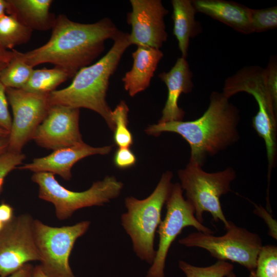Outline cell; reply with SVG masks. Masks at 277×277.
Returning <instances> with one entry per match:
<instances>
[{
  "mask_svg": "<svg viewBox=\"0 0 277 277\" xmlns=\"http://www.w3.org/2000/svg\"><path fill=\"white\" fill-rule=\"evenodd\" d=\"M49 40L44 45L26 53L23 60L32 67L45 63L65 70L74 77L82 68L90 65L104 51L105 42L119 32L108 17L91 24H83L60 14L56 17Z\"/></svg>",
  "mask_w": 277,
  "mask_h": 277,
  "instance_id": "cell-1",
  "label": "cell"
},
{
  "mask_svg": "<svg viewBox=\"0 0 277 277\" xmlns=\"http://www.w3.org/2000/svg\"><path fill=\"white\" fill-rule=\"evenodd\" d=\"M223 92L214 91L209 106L199 118L191 121H170L148 126L147 134L158 136L162 132L180 135L191 148L189 162L201 166L208 156H213L239 139V109Z\"/></svg>",
  "mask_w": 277,
  "mask_h": 277,
  "instance_id": "cell-2",
  "label": "cell"
},
{
  "mask_svg": "<svg viewBox=\"0 0 277 277\" xmlns=\"http://www.w3.org/2000/svg\"><path fill=\"white\" fill-rule=\"evenodd\" d=\"M108 52L95 63L80 69L70 85L49 95L52 105L90 109L99 114L112 131L114 125L112 110L106 101L111 76L115 72L126 50L131 45L129 34L119 31Z\"/></svg>",
  "mask_w": 277,
  "mask_h": 277,
  "instance_id": "cell-3",
  "label": "cell"
},
{
  "mask_svg": "<svg viewBox=\"0 0 277 277\" xmlns=\"http://www.w3.org/2000/svg\"><path fill=\"white\" fill-rule=\"evenodd\" d=\"M173 174L167 171L147 197L125 199L127 211L121 217L122 226L129 236L134 252L141 260L151 264L155 256V234L161 220L162 209L170 194Z\"/></svg>",
  "mask_w": 277,
  "mask_h": 277,
  "instance_id": "cell-4",
  "label": "cell"
},
{
  "mask_svg": "<svg viewBox=\"0 0 277 277\" xmlns=\"http://www.w3.org/2000/svg\"><path fill=\"white\" fill-rule=\"evenodd\" d=\"M240 92L252 95L258 103V111L252 118V125L264 141L268 168H272L276 159L277 102L267 87L265 68L246 66L226 79L223 93L227 98Z\"/></svg>",
  "mask_w": 277,
  "mask_h": 277,
  "instance_id": "cell-5",
  "label": "cell"
},
{
  "mask_svg": "<svg viewBox=\"0 0 277 277\" xmlns=\"http://www.w3.org/2000/svg\"><path fill=\"white\" fill-rule=\"evenodd\" d=\"M31 179L38 186V197L54 205L56 216L60 220L71 217L83 208L109 203L119 196L124 186L115 176H107L93 183L88 189L78 192L62 186L51 173H34Z\"/></svg>",
  "mask_w": 277,
  "mask_h": 277,
  "instance_id": "cell-6",
  "label": "cell"
},
{
  "mask_svg": "<svg viewBox=\"0 0 277 277\" xmlns=\"http://www.w3.org/2000/svg\"><path fill=\"white\" fill-rule=\"evenodd\" d=\"M178 176L197 220L203 224V213L209 212L214 221L222 222L226 228L229 221L222 210L220 197L230 190L231 183L236 177L234 170L228 167L219 172L208 173L202 166L189 162L184 169L178 171Z\"/></svg>",
  "mask_w": 277,
  "mask_h": 277,
  "instance_id": "cell-7",
  "label": "cell"
},
{
  "mask_svg": "<svg viewBox=\"0 0 277 277\" xmlns=\"http://www.w3.org/2000/svg\"><path fill=\"white\" fill-rule=\"evenodd\" d=\"M90 225L89 221L60 227L34 220V237L43 271L49 277H76L69 264V258L76 240Z\"/></svg>",
  "mask_w": 277,
  "mask_h": 277,
  "instance_id": "cell-8",
  "label": "cell"
},
{
  "mask_svg": "<svg viewBox=\"0 0 277 277\" xmlns=\"http://www.w3.org/2000/svg\"><path fill=\"white\" fill-rule=\"evenodd\" d=\"M226 233L220 236L201 232H193L179 242L187 247H196L207 250L220 261L229 260L239 263L252 271L255 268L258 254L262 247L260 236L236 226L231 221Z\"/></svg>",
  "mask_w": 277,
  "mask_h": 277,
  "instance_id": "cell-9",
  "label": "cell"
},
{
  "mask_svg": "<svg viewBox=\"0 0 277 277\" xmlns=\"http://www.w3.org/2000/svg\"><path fill=\"white\" fill-rule=\"evenodd\" d=\"M180 183L172 184L166 202V213L160 224L157 232L159 235L158 248L146 277H165L166 259L173 241L186 227L192 226L199 232L212 234L213 231L200 223L195 216L191 204L185 200Z\"/></svg>",
  "mask_w": 277,
  "mask_h": 277,
  "instance_id": "cell-10",
  "label": "cell"
},
{
  "mask_svg": "<svg viewBox=\"0 0 277 277\" xmlns=\"http://www.w3.org/2000/svg\"><path fill=\"white\" fill-rule=\"evenodd\" d=\"M6 92L13 113L8 150L22 152L26 143L33 139L36 129L48 113L51 106L49 93L12 88H6Z\"/></svg>",
  "mask_w": 277,
  "mask_h": 277,
  "instance_id": "cell-11",
  "label": "cell"
},
{
  "mask_svg": "<svg viewBox=\"0 0 277 277\" xmlns=\"http://www.w3.org/2000/svg\"><path fill=\"white\" fill-rule=\"evenodd\" d=\"M28 213L15 216L0 230V277H8L30 262L40 260Z\"/></svg>",
  "mask_w": 277,
  "mask_h": 277,
  "instance_id": "cell-12",
  "label": "cell"
},
{
  "mask_svg": "<svg viewBox=\"0 0 277 277\" xmlns=\"http://www.w3.org/2000/svg\"><path fill=\"white\" fill-rule=\"evenodd\" d=\"M132 10L127 14L131 26V45L160 49L167 41L165 17L169 13L160 0H130Z\"/></svg>",
  "mask_w": 277,
  "mask_h": 277,
  "instance_id": "cell-13",
  "label": "cell"
},
{
  "mask_svg": "<svg viewBox=\"0 0 277 277\" xmlns=\"http://www.w3.org/2000/svg\"><path fill=\"white\" fill-rule=\"evenodd\" d=\"M79 117V109L52 105L32 140L38 146L53 151L83 144Z\"/></svg>",
  "mask_w": 277,
  "mask_h": 277,
  "instance_id": "cell-14",
  "label": "cell"
},
{
  "mask_svg": "<svg viewBox=\"0 0 277 277\" xmlns=\"http://www.w3.org/2000/svg\"><path fill=\"white\" fill-rule=\"evenodd\" d=\"M112 146L94 147L84 143L53 151L46 156L34 159L31 163L18 168L37 172H48L57 174L65 180L71 179V169L78 161L90 155H106L112 150Z\"/></svg>",
  "mask_w": 277,
  "mask_h": 277,
  "instance_id": "cell-15",
  "label": "cell"
},
{
  "mask_svg": "<svg viewBox=\"0 0 277 277\" xmlns=\"http://www.w3.org/2000/svg\"><path fill=\"white\" fill-rule=\"evenodd\" d=\"M166 84L167 98L162 110V115L158 123L183 121L185 112L179 107L178 101L182 93L191 92L193 83V74L186 59L180 57L168 72L159 75Z\"/></svg>",
  "mask_w": 277,
  "mask_h": 277,
  "instance_id": "cell-16",
  "label": "cell"
},
{
  "mask_svg": "<svg viewBox=\"0 0 277 277\" xmlns=\"http://www.w3.org/2000/svg\"><path fill=\"white\" fill-rule=\"evenodd\" d=\"M196 12L204 13L244 34L253 33L251 8L234 2L224 0L192 1Z\"/></svg>",
  "mask_w": 277,
  "mask_h": 277,
  "instance_id": "cell-17",
  "label": "cell"
},
{
  "mask_svg": "<svg viewBox=\"0 0 277 277\" xmlns=\"http://www.w3.org/2000/svg\"><path fill=\"white\" fill-rule=\"evenodd\" d=\"M132 56V67L122 81L125 89L133 97L149 87L163 53L160 49L137 46Z\"/></svg>",
  "mask_w": 277,
  "mask_h": 277,
  "instance_id": "cell-18",
  "label": "cell"
},
{
  "mask_svg": "<svg viewBox=\"0 0 277 277\" xmlns=\"http://www.w3.org/2000/svg\"><path fill=\"white\" fill-rule=\"evenodd\" d=\"M8 14H14L31 30L46 31L52 29L56 17L50 12L51 0H8Z\"/></svg>",
  "mask_w": 277,
  "mask_h": 277,
  "instance_id": "cell-19",
  "label": "cell"
},
{
  "mask_svg": "<svg viewBox=\"0 0 277 277\" xmlns=\"http://www.w3.org/2000/svg\"><path fill=\"white\" fill-rule=\"evenodd\" d=\"M172 18L173 21V33L178 41L181 57L188 55L190 38L198 32V25L195 20L196 10L190 0H172Z\"/></svg>",
  "mask_w": 277,
  "mask_h": 277,
  "instance_id": "cell-20",
  "label": "cell"
},
{
  "mask_svg": "<svg viewBox=\"0 0 277 277\" xmlns=\"http://www.w3.org/2000/svg\"><path fill=\"white\" fill-rule=\"evenodd\" d=\"M70 77L65 70L57 67L52 69H34L22 89L31 92L49 94Z\"/></svg>",
  "mask_w": 277,
  "mask_h": 277,
  "instance_id": "cell-21",
  "label": "cell"
},
{
  "mask_svg": "<svg viewBox=\"0 0 277 277\" xmlns=\"http://www.w3.org/2000/svg\"><path fill=\"white\" fill-rule=\"evenodd\" d=\"M32 30L23 24L14 14L0 16V48L8 50L28 42Z\"/></svg>",
  "mask_w": 277,
  "mask_h": 277,
  "instance_id": "cell-22",
  "label": "cell"
},
{
  "mask_svg": "<svg viewBox=\"0 0 277 277\" xmlns=\"http://www.w3.org/2000/svg\"><path fill=\"white\" fill-rule=\"evenodd\" d=\"M13 56L2 71L0 81L6 88L22 89L34 69L21 57V52L13 49Z\"/></svg>",
  "mask_w": 277,
  "mask_h": 277,
  "instance_id": "cell-23",
  "label": "cell"
},
{
  "mask_svg": "<svg viewBox=\"0 0 277 277\" xmlns=\"http://www.w3.org/2000/svg\"><path fill=\"white\" fill-rule=\"evenodd\" d=\"M129 108L121 101L112 111V118L114 125L113 140L118 147L129 148L133 144V136L128 128Z\"/></svg>",
  "mask_w": 277,
  "mask_h": 277,
  "instance_id": "cell-24",
  "label": "cell"
},
{
  "mask_svg": "<svg viewBox=\"0 0 277 277\" xmlns=\"http://www.w3.org/2000/svg\"><path fill=\"white\" fill-rule=\"evenodd\" d=\"M250 277H277V247L262 246L258 254L256 267Z\"/></svg>",
  "mask_w": 277,
  "mask_h": 277,
  "instance_id": "cell-25",
  "label": "cell"
},
{
  "mask_svg": "<svg viewBox=\"0 0 277 277\" xmlns=\"http://www.w3.org/2000/svg\"><path fill=\"white\" fill-rule=\"evenodd\" d=\"M179 265L187 277H224L233 269L231 264L220 260L205 267H196L183 261H180Z\"/></svg>",
  "mask_w": 277,
  "mask_h": 277,
  "instance_id": "cell-26",
  "label": "cell"
},
{
  "mask_svg": "<svg viewBox=\"0 0 277 277\" xmlns=\"http://www.w3.org/2000/svg\"><path fill=\"white\" fill-rule=\"evenodd\" d=\"M250 19L253 32H262L277 27V7L250 10Z\"/></svg>",
  "mask_w": 277,
  "mask_h": 277,
  "instance_id": "cell-27",
  "label": "cell"
},
{
  "mask_svg": "<svg viewBox=\"0 0 277 277\" xmlns=\"http://www.w3.org/2000/svg\"><path fill=\"white\" fill-rule=\"evenodd\" d=\"M22 152L7 150L0 154V193L2 192L4 181L7 175L25 159Z\"/></svg>",
  "mask_w": 277,
  "mask_h": 277,
  "instance_id": "cell-28",
  "label": "cell"
},
{
  "mask_svg": "<svg viewBox=\"0 0 277 277\" xmlns=\"http://www.w3.org/2000/svg\"><path fill=\"white\" fill-rule=\"evenodd\" d=\"M6 87L0 81V127L10 132L12 119L8 109Z\"/></svg>",
  "mask_w": 277,
  "mask_h": 277,
  "instance_id": "cell-29",
  "label": "cell"
},
{
  "mask_svg": "<svg viewBox=\"0 0 277 277\" xmlns=\"http://www.w3.org/2000/svg\"><path fill=\"white\" fill-rule=\"evenodd\" d=\"M136 161L135 154L129 148L119 147L113 157L115 165L121 169H126L134 165Z\"/></svg>",
  "mask_w": 277,
  "mask_h": 277,
  "instance_id": "cell-30",
  "label": "cell"
},
{
  "mask_svg": "<svg viewBox=\"0 0 277 277\" xmlns=\"http://www.w3.org/2000/svg\"><path fill=\"white\" fill-rule=\"evenodd\" d=\"M267 87L273 100L277 102V64L276 59L270 60L265 68Z\"/></svg>",
  "mask_w": 277,
  "mask_h": 277,
  "instance_id": "cell-31",
  "label": "cell"
},
{
  "mask_svg": "<svg viewBox=\"0 0 277 277\" xmlns=\"http://www.w3.org/2000/svg\"><path fill=\"white\" fill-rule=\"evenodd\" d=\"M254 212L262 217L269 228V234L276 239V222L272 218L271 215L262 207L256 206Z\"/></svg>",
  "mask_w": 277,
  "mask_h": 277,
  "instance_id": "cell-32",
  "label": "cell"
},
{
  "mask_svg": "<svg viewBox=\"0 0 277 277\" xmlns=\"http://www.w3.org/2000/svg\"><path fill=\"white\" fill-rule=\"evenodd\" d=\"M14 216V209L9 204L5 203L0 204V221L6 224L11 221Z\"/></svg>",
  "mask_w": 277,
  "mask_h": 277,
  "instance_id": "cell-33",
  "label": "cell"
},
{
  "mask_svg": "<svg viewBox=\"0 0 277 277\" xmlns=\"http://www.w3.org/2000/svg\"><path fill=\"white\" fill-rule=\"evenodd\" d=\"M34 267L31 264L27 263L8 277H32Z\"/></svg>",
  "mask_w": 277,
  "mask_h": 277,
  "instance_id": "cell-34",
  "label": "cell"
},
{
  "mask_svg": "<svg viewBox=\"0 0 277 277\" xmlns=\"http://www.w3.org/2000/svg\"><path fill=\"white\" fill-rule=\"evenodd\" d=\"M13 56V51H10L0 48V62L8 63Z\"/></svg>",
  "mask_w": 277,
  "mask_h": 277,
  "instance_id": "cell-35",
  "label": "cell"
},
{
  "mask_svg": "<svg viewBox=\"0 0 277 277\" xmlns=\"http://www.w3.org/2000/svg\"><path fill=\"white\" fill-rule=\"evenodd\" d=\"M9 6L8 0H0V16L8 13Z\"/></svg>",
  "mask_w": 277,
  "mask_h": 277,
  "instance_id": "cell-36",
  "label": "cell"
},
{
  "mask_svg": "<svg viewBox=\"0 0 277 277\" xmlns=\"http://www.w3.org/2000/svg\"><path fill=\"white\" fill-rule=\"evenodd\" d=\"M8 147V137H0V154L6 152Z\"/></svg>",
  "mask_w": 277,
  "mask_h": 277,
  "instance_id": "cell-37",
  "label": "cell"
},
{
  "mask_svg": "<svg viewBox=\"0 0 277 277\" xmlns=\"http://www.w3.org/2000/svg\"><path fill=\"white\" fill-rule=\"evenodd\" d=\"M32 277H49L43 271L40 265L36 266L34 267Z\"/></svg>",
  "mask_w": 277,
  "mask_h": 277,
  "instance_id": "cell-38",
  "label": "cell"
},
{
  "mask_svg": "<svg viewBox=\"0 0 277 277\" xmlns=\"http://www.w3.org/2000/svg\"><path fill=\"white\" fill-rule=\"evenodd\" d=\"M10 132L0 127V137H8Z\"/></svg>",
  "mask_w": 277,
  "mask_h": 277,
  "instance_id": "cell-39",
  "label": "cell"
},
{
  "mask_svg": "<svg viewBox=\"0 0 277 277\" xmlns=\"http://www.w3.org/2000/svg\"><path fill=\"white\" fill-rule=\"evenodd\" d=\"M8 63L4 62H0V75L2 71L7 66Z\"/></svg>",
  "mask_w": 277,
  "mask_h": 277,
  "instance_id": "cell-40",
  "label": "cell"
},
{
  "mask_svg": "<svg viewBox=\"0 0 277 277\" xmlns=\"http://www.w3.org/2000/svg\"><path fill=\"white\" fill-rule=\"evenodd\" d=\"M227 277H236V276L233 271H232L227 275Z\"/></svg>",
  "mask_w": 277,
  "mask_h": 277,
  "instance_id": "cell-41",
  "label": "cell"
},
{
  "mask_svg": "<svg viewBox=\"0 0 277 277\" xmlns=\"http://www.w3.org/2000/svg\"><path fill=\"white\" fill-rule=\"evenodd\" d=\"M4 226V224L0 221V230L3 228Z\"/></svg>",
  "mask_w": 277,
  "mask_h": 277,
  "instance_id": "cell-42",
  "label": "cell"
}]
</instances>
